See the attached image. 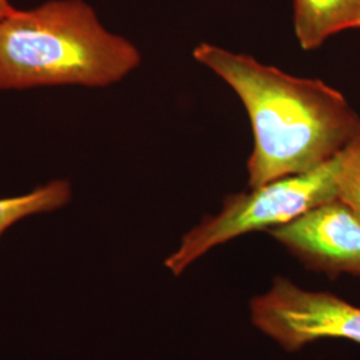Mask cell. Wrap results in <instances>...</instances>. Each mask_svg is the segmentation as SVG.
Here are the masks:
<instances>
[{
	"label": "cell",
	"mask_w": 360,
	"mask_h": 360,
	"mask_svg": "<svg viewBox=\"0 0 360 360\" xmlns=\"http://www.w3.org/2000/svg\"><path fill=\"white\" fill-rule=\"evenodd\" d=\"M193 55L235 91L250 116V188L319 167L359 141L360 116L322 80L292 77L210 43Z\"/></svg>",
	"instance_id": "obj_1"
},
{
	"label": "cell",
	"mask_w": 360,
	"mask_h": 360,
	"mask_svg": "<svg viewBox=\"0 0 360 360\" xmlns=\"http://www.w3.org/2000/svg\"><path fill=\"white\" fill-rule=\"evenodd\" d=\"M142 62L129 39L108 31L84 0H49L0 22V91L108 87Z\"/></svg>",
	"instance_id": "obj_2"
},
{
	"label": "cell",
	"mask_w": 360,
	"mask_h": 360,
	"mask_svg": "<svg viewBox=\"0 0 360 360\" xmlns=\"http://www.w3.org/2000/svg\"><path fill=\"white\" fill-rule=\"evenodd\" d=\"M342 154L307 172L227 196L219 214L183 236L178 250L165 260L166 269L179 276L195 260L233 238L281 227L315 207L334 202Z\"/></svg>",
	"instance_id": "obj_3"
},
{
	"label": "cell",
	"mask_w": 360,
	"mask_h": 360,
	"mask_svg": "<svg viewBox=\"0 0 360 360\" xmlns=\"http://www.w3.org/2000/svg\"><path fill=\"white\" fill-rule=\"evenodd\" d=\"M251 318L260 331L287 351L324 338L360 343V309L328 292L306 291L278 276L251 302Z\"/></svg>",
	"instance_id": "obj_4"
},
{
	"label": "cell",
	"mask_w": 360,
	"mask_h": 360,
	"mask_svg": "<svg viewBox=\"0 0 360 360\" xmlns=\"http://www.w3.org/2000/svg\"><path fill=\"white\" fill-rule=\"evenodd\" d=\"M270 233L312 270L360 278V219L338 199Z\"/></svg>",
	"instance_id": "obj_5"
},
{
	"label": "cell",
	"mask_w": 360,
	"mask_h": 360,
	"mask_svg": "<svg viewBox=\"0 0 360 360\" xmlns=\"http://www.w3.org/2000/svg\"><path fill=\"white\" fill-rule=\"evenodd\" d=\"M355 28H360V0H294L296 39L306 51Z\"/></svg>",
	"instance_id": "obj_6"
},
{
	"label": "cell",
	"mask_w": 360,
	"mask_h": 360,
	"mask_svg": "<svg viewBox=\"0 0 360 360\" xmlns=\"http://www.w3.org/2000/svg\"><path fill=\"white\" fill-rule=\"evenodd\" d=\"M72 199L71 184L55 179L22 195L0 198V239L16 223L65 208Z\"/></svg>",
	"instance_id": "obj_7"
},
{
	"label": "cell",
	"mask_w": 360,
	"mask_h": 360,
	"mask_svg": "<svg viewBox=\"0 0 360 360\" xmlns=\"http://www.w3.org/2000/svg\"><path fill=\"white\" fill-rule=\"evenodd\" d=\"M338 200L349 207L360 219V139L342 154L338 174Z\"/></svg>",
	"instance_id": "obj_8"
},
{
	"label": "cell",
	"mask_w": 360,
	"mask_h": 360,
	"mask_svg": "<svg viewBox=\"0 0 360 360\" xmlns=\"http://www.w3.org/2000/svg\"><path fill=\"white\" fill-rule=\"evenodd\" d=\"M15 10V7H13V4L10 3V0H0V22L8 15L10 13H13Z\"/></svg>",
	"instance_id": "obj_9"
}]
</instances>
